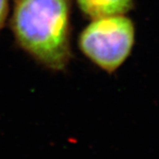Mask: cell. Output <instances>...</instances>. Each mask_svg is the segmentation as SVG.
<instances>
[{
	"label": "cell",
	"instance_id": "6da1fadb",
	"mask_svg": "<svg viewBox=\"0 0 159 159\" xmlns=\"http://www.w3.org/2000/svg\"><path fill=\"white\" fill-rule=\"evenodd\" d=\"M69 17L70 0H16L11 28L28 53L61 71L71 58Z\"/></svg>",
	"mask_w": 159,
	"mask_h": 159
},
{
	"label": "cell",
	"instance_id": "3957f363",
	"mask_svg": "<svg viewBox=\"0 0 159 159\" xmlns=\"http://www.w3.org/2000/svg\"><path fill=\"white\" fill-rule=\"evenodd\" d=\"M80 11L91 20L126 14L135 6L134 0H77Z\"/></svg>",
	"mask_w": 159,
	"mask_h": 159
},
{
	"label": "cell",
	"instance_id": "277c9868",
	"mask_svg": "<svg viewBox=\"0 0 159 159\" xmlns=\"http://www.w3.org/2000/svg\"><path fill=\"white\" fill-rule=\"evenodd\" d=\"M8 13V0H0V29L5 25Z\"/></svg>",
	"mask_w": 159,
	"mask_h": 159
},
{
	"label": "cell",
	"instance_id": "7a4b0ae2",
	"mask_svg": "<svg viewBox=\"0 0 159 159\" xmlns=\"http://www.w3.org/2000/svg\"><path fill=\"white\" fill-rule=\"evenodd\" d=\"M135 24L125 14L92 20L79 37L80 51L91 62L112 74L126 61L135 44Z\"/></svg>",
	"mask_w": 159,
	"mask_h": 159
}]
</instances>
